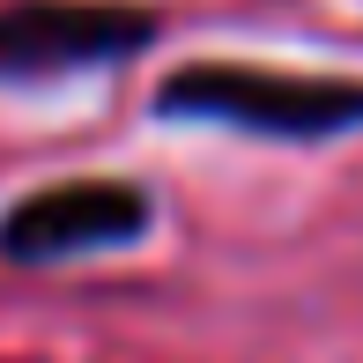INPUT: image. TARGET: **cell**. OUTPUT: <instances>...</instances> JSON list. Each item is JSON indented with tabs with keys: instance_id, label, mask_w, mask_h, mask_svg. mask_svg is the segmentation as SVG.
<instances>
[{
	"instance_id": "3957f363",
	"label": "cell",
	"mask_w": 363,
	"mask_h": 363,
	"mask_svg": "<svg viewBox=\"0 0 363 363\" xmlns=\"http://www.w3.org/2000/svg\"><path fill=\"white\" fill-rule=\"evenodd\" d=\"M156 38L148 8H111V0H15L0 8V82H67L134 60Z\"/></svg>"
},
{
	"instance_id": "7a4b0ae2",
	"label": "cell",
	"mask_w": 363,
	"mask_h": 363,
	"mask_svg": "<svg viewBox=\"0 0 363 363\" xmlns=\"http://www.w3.org/2000/svg\"><path fill=\"white\" fill-rule=\"evenodd\" d=\"M148 230H156V193L141 178H60L0 208V259L45 274L96 252H134Z\"/></svg>"
},
{
	"instance_id": "6da1fadb",
	"label": "cell",
	"mask_w": 363,
	"mask_h": 363,
	"mask_svg": "<svg viewBox=\"0 0 363 363\" xmlns=\"http://www.w3.org/2000/svg\"><path fill=\"white\" fill-rule=\"evenodd\" d=\"M156 119L230 126V134H252V141H341L363 126V82L245 67V60H193V67L163 74Z\"/></svg>"
}]
</instances>
